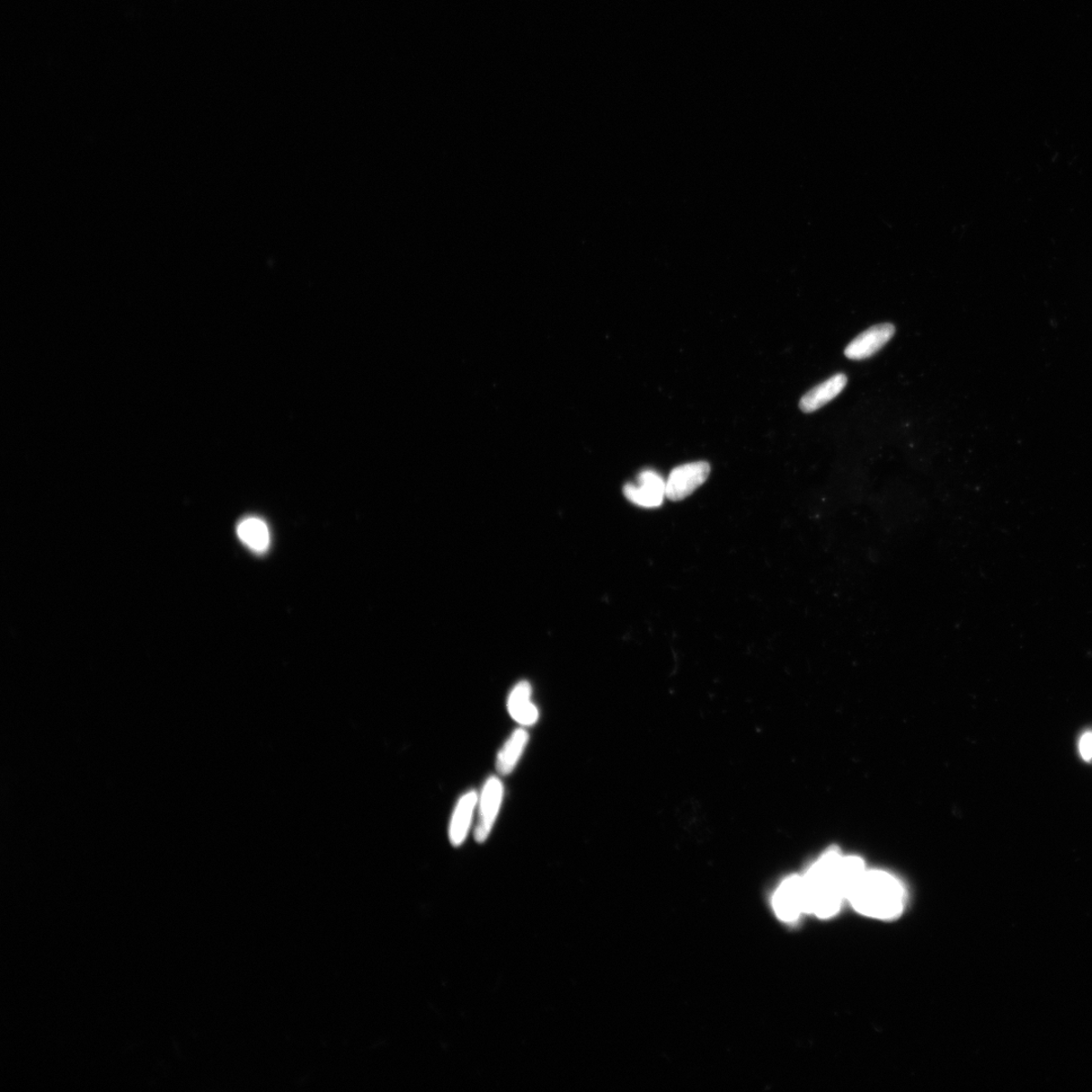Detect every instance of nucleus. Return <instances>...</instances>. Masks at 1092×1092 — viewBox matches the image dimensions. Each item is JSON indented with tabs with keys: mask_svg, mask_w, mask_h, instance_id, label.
I'll return each mask as SVG.
<instances>
[{
	"mask_svg": "<svg viewBox=\"0 0 1092 1092\" xmlns=\"http://www.w3.org/2000/svg\"><path fill=\"white\" fill-rule=\"evenodd\" d=\"M773 909L777 917L786 922H794L806 913L802 876H790L781 883L773 896Z\"/></svg>",
	"mask_w": 1092,
	"mask_h": 1092,
	"instance_id": "5",
	"label": "nucleus"
},
{
	"mask_svg": "<svg viewBox=\"0 0 1092 1092\" xmlns=\"http://www.w3.org/2000/svg\"><path fill=\"white\" fill-rule=\"evenodd\" d=\"M865 871V864L860 858L841 856L837 850L828 851L802 876L806 913L820 919L833 917Z\"/></svg>",
	"mask_w": 1092,
	"mask_h": 1092,
	"instance_id": "1",
	"label": "nucleus"
},
{
	"mask_svg": "<svg viewBox=\"0 0 1092 1092\" xmlns=\"http://www.w3.org/2000/svg\"><path fill=\"white\" fill-rule=\"evenodd\" d=\"M710 470L712 467L707 461H695L674 467L665 482V497L674 502L686 499L706 482Z\"/></svg>",
	"mask_w": 1092,
	"mask_h": 1092,
	"instance_id": "3",
	"label": "nucleus"
},
{
	"mask_svg": "<svg viewBox=\"0 0 1092 1092\" xmlns=\"http://www.w3.org/2000/svg\"><path fill=\"white\" fill-rule=\"evenodd\" d=\"M237 536L240 540L252 552L265 553L271 545V532L263 520L248 517L238 524Z\"/></svg>",
	"mask_w": 1092,
	"mask_h": 1092,
	"instance_id": "11",
	"label": "nucleus"
},
{
	"mask_svg": "<svg viewBox=\"0 0 1092 1092\" xmlns=\"http://www.w3.org/2000/svg\"><path fill=\"white\" fill-rule=\"evenodd\" d=\"M1079 748L1083 759L1087 761L1092 759V733H1087L1082 736Z\"/></svg>",
	"mask_w": 1092,
	"mask_h": 1092,
	"instance_id": "13",
	"label": "nucleus"
},
{
	"mask_svg": "<svg viewBox=\"0 0 1092 1092\" xmlns=\"http://www.w3.org/2000/svg\"><path fill=\"white\" fill-rule=\"evenodd\" d=\"M529 734L523 728L515 731L509 740L505 743L497 756L496 768L501 776H507L516 768L517 763L526 750Z\"/></svg>",
	"mask_w": 1092,
	"mask_h": 1092,
	"instance_id": "12",
	"label": "nucleus"
},
{
	"mask_svg": "<svg viewBox=\"0 0 1092 1092\" xmlns=\"http://www.w3.org/2000/svg\"><path fill=\"white\" fill-rule=\"evenodd\" d=\"M848 378L845 374H837L814 387L802 398L799 408L804 413H812L821 409L833 398H836L846 388Z\"/></svg>",
	"mask_w": 1092,
	"mask_h": 1092,
	"instance_id": "10",
	"label": "nucleus"
},
{
	"mask_svg": "<svg viewBox=\"0 0 1092 1092\" xmlns=\"http://www.w3.org/2000/svg\"><path fill=\"white\" fill-rule=\"evenodd\" d=\"M894 334L895 326L893 324L883 323L872 326L850 342L845 349V355L851 360L871 358L891 340Z\"/></svg>",
	"mask_w": 1092,
	"mask_h": 1092,
	"instance_id": "7",
	"label": "nucleus"
},
{
	"mask_svg": "<svg viewBox=\"0 0 1092 1092\" xmlns=\"http://www.w3.org/2000/svg\"><path fill=\"white\" fill-rule=\"evenodd\" d=\"M477 803L478 796L475 790L459 798L449 823L448 837L452 846L459 847L467 840Z\"/></svg>",
	"mask_w": 1092,
	"mask_h": 1092,
	"instance_id": "8",
	"label": "nucleus"
},
{
	"mask_svg": "<svg viewBox=\"0 0 1092 1092\" xmlns=\"http://www.w3.org/2000/svg\"><path fill=\"white\" fill-rule=\"evenodd\" d=\"M503 797L504 785L501 780L491 776L486 781L478 798V820L475 830V839L477 842H485L489 838L498 818Z\"/></svg>",
	"mask_w": 1092,
	"mask_h": 1092,
	"instance_id": "4",
	"label": "nucleus"
},
{
	"mask_svg": "<svg viewBox=\"0 0 1092 1092\" xmlns=\"http://www.w3.org/2000/svg\"><path fill=\"white\" fill-rule=\"evenodd\" d=\"M904 900V888L899 879L880 870H866L848 899L859 913L878 920L898 917L903 910Z\"/></svg>",
	"mask_w": 1092,
	"mask_h": 1092,
	"instance_id": "2",
	"label": "nucleus"
},
{
	"mask_svg": "<svg viewBox=\"0 0 1092 1092\" xmlns=\"http://www.w3.org/2000/svg\"><path fill=\"white\" fill-rule=\"evenodd\" d=\"M624 493L630 502L642 507H659L665 497V482L654 470L645 469L638 475V484H626Z\"/></svg>",
	"mask_w": 1092,
	"mask_h": 1092,
	"instance_id": "6",
	"label": "nucleus"
},
{
	"mask_svg": "<svg viewBox=\"0 0 1092 1092\" xmlns=\"http://www.w3.org/2000/svg\"><path fill=\"white\" fill-rule=\"evenodd\" d=\"M530 684L522 681L513 688L507 701L510 716L522 726H532L538 722L539 712L531 700Z\"/></svg>",
	"mask_w": 1092,
	"mask_h": 1092,
	"instance_id": "9",
	"label": "nucleus"
}]
</instances>
